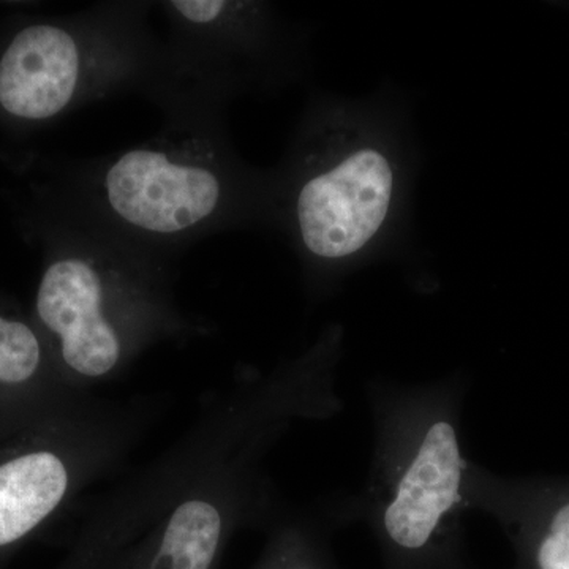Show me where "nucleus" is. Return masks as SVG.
I'll return each instance as SVG.
<instances>
[{
  "mask_svg": "<svg viewBox=\"0 0 569 569\" xmlns=\"http://www.w3.org/2000/svg\"><path fill=\"white\" fill-rule=\"evenodd\" d=\"M419 160L399 97H318L272 173L271 223L316 264L403 249Z\"/></svg>",
  "mask_w": 569,
  "mask_h": 569,
  "instance_id": "1",
  "label": "nucleus"
},
{
  "mask_svg": "<svg viewBox=\"0 0 569 569\" xmlns=\"http://www.w3.org/2000/svg\"><path fill=\"white\" fill-rule=\"evenodd\" d=\"M84 194L97 230L134 249L178 247L224 228L271 223L272 173L246 167L212 116L194 111L93 167Z\"/></svg>",
  "mask_w": 569,
  "mask_h": 569,
  "instance_id": "2",
  "label": "nucleus"
},
{
  "mask_svg": "<svg viewBox=\"0 0 569 569\" xmlns=\"http://www.w3.org/2000/svg\"><path fill=\"white\" fill-rule=\"evenodd\" d=\"M159 54L133 18L84 14L80 28L36 24L0 58V107L24 121H47L127 82L156 77Z\"/></svg>",
  "mask_w": 569,
  "mask_h": 569,
  "instance_id": "3",
  "label": "nucleus"
},
{
  "mask_svg": "<svg viewBox=\"0 0 569 569\" xmlns=\"http://www.w3.org/2000/svg\"><path fill=\"white\" fill-rule=\"evenodd\" d=\"M181 48L171 66L216 89L249 84L290 70V37L264 3L176 0L164 3Z\"/></svg>",
  "mask_w": 569,
  "mask_h": 569,
  "instance_id": "4",
  "label": "nucleus"
},
{
  "mask_svg": "<svg viewBox=\"0 0 569 569\" xmlns=\"http://www.w3.org/2000/svg\"><path fill=\"white\" fill-rule=\"evenodd\" d=\"M84 254L54 261L41 279L37 312L61 337L67 365L82 376L110 372L121 358V339L104 317V284L97 266L92 230L84 231Z\"/></svg>",
  "mask_w": 569,
  "mask_h": 569,
  "instance_id": "5",
  "label": "nucleus"
},
{
  "mask_svg": "<svg viewBox=\"0 0 569 569\" xmlns=\"http://www.w3.org/2000/svg\"><path fill=\"white\" fill-rule=\"evenodd\" d=\"M460 473L462 459L455 429L448 422H437L385 515L392 541L407 549L422 548L441 516L458 503Z\"/></svg>",
  "mask_w": 569,
  "mask_h": 569,
  "instance_id": "6",
  "label": "nucleus"
},
{
  "mask_svg": "<svg viewBox=\"0 0 569 569\" xmlns=\"http://www.w3.org/2000/svg\"><path fill=\"white\" fill-rule=\"evenodd\" d=\"M67 470L51 452H33L0 467V546L10 545L61 503Z\"/></svg>",
  "mask_w": 569,
  "mask_h": 569,
  "instance_id": "7",
  "label": "nucleus"
},
{
  "mask_svg": "<svg viewBox=\"0 0 569 569\" xmlns=\"http://www.w3.org/2000/svg\"><path fill=\"white\" fill-rule=\"evenodd\" d=\"M222 520L212 505L187 501L176 509L151 569H209Z\"/></svg>",
  "mask_w": 569,
  "mask_h": 569,
  "instance_id": "8",
  "label": "nucleus"
},
{
  "mask_svg": "<svg viewBox=\"0 0 569 569\" xmlns=\"http://www.w3.org/2000/svg\"><path fill=\"white\" fill-rule=\"evenodd\" d=\"M40 346L28 326L0 317V381L21 383L36 372Z\"/></svg>",
  "mask_w": 569,
  "mask_h": 569,
  "instance_id": "9",
  "label": "nucleus"
},
{
  "mask_svg": "<svg viewBox=\"0 0 569 569\" xmlns=\"http://www.w3.org/2000/svg\"><path fill=\"white\" fill-rule=\"evenodd\" d=\"M541 569H569V505L557 512L538 553Z\"/></svg>",
  "mask_w": 569,
  "mask_h": 569,
  "instance_id": "10",
  "label": "nucleus"
}]
</instances>
